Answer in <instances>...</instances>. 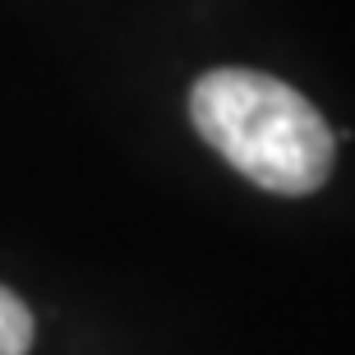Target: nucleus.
Instances as JSON below:
<instances>
[{
	"instance_id": "2",
	"label": "nucleus",
	"mask_w": 355,
	"mask_h": 355,
	"mask_svg": "<svg viewBox=\"0 0 355 355\" xmlns=\"http://www.w3.org/2000/svg\"><path fill=\"white\" fill-rule=\"evenodd\" d=\"M33 346V314L14 291L0 286V355H28Z\"/></svg>"
},
{
	"instance_id": "1",
	"label": "nucleus",
	"mask_w": 355,
	"mask_h": 355,
	"mask_svg": "<svg viewBox=\"0 0 355 355\" xmlns=\"http://www.w3.org/2000/svg\"><path fill=\"white\" fill-rule=\"evenodd\" d=\"M189 120L245 180L268 194H314L328 180L337 139L309 97L254 69H212L189 88Z\"/></svg>"
}]
</instances>
